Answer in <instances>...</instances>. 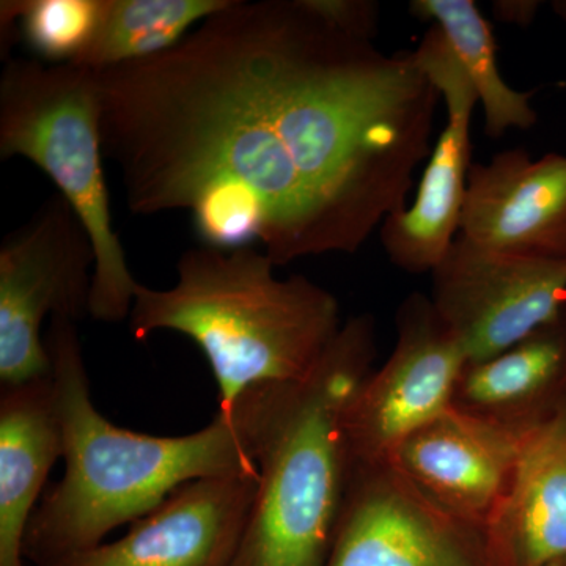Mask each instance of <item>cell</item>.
<instances>
[{
    "label": "cell",
    "mask_w": 566,
    "mask_h": 566,
    "mask_svg": "<svg viewBox=\"0 0 566 566\" xmlns=\"http://www.w3.org/2000/svg\"><path fill=\"white\" fill-rule=\"evenodd\" d=\"M133 214L191 211L205 248L283 266L359 251L405 210L442 96L305 0H230L172 50L95 71Z\"/></svg>",
    "instance_id": "1"
},
{
    "label": "cell",
    "mask_w": 566,
    "mask_h": 566,
    "mask_svg": "<svg viewBox=\"0 0 566 566\" xmlns=\"http://www.w3.org/2000/svg\"><path fill=\"white\" fill-rule=\"evenodd\" d=\"M44 344L65 472L33 513L25 562L48 566L102 545L115 528L133 524L196 480L259 471L260 439L279 386L249 390L196 433H137L112 423L93 405L74 319L51 318Z\"/></svg>",
    "instance_id": "2"
},
{
    "label": "cell",
    "mask_w": 566,
    "mask_h": 566,
    "mask_svg": "<svg viewBox=\"0 0 566 566\" xmlns=\"http://www.w3.org/2000/svg\"><path fill=\"white\" fill-rule=\"evenodd\" d=\"M274 270L255 248L189 249L169 290L136 286L129 331L142 342L158 331L191 338L218 385V412L256 387L301 385L340 333V305L304 275Z\"/></svg>",
    "instance_id": "3"
},
{
    "label": "cell",
    "mask_w": 566,
    "mask_h": 566,
    "mask_svg": "<svg viewBox=\"0 0 566 566\" xmlns=\"http://www.w3.org/2000/svg\"><path fill=\"white\" fill-rule=\"evenodd\" d=\"M375 319L342 326L305 382L281 386L264 423L259 486L233 566H324L352 464L344 415L371 374Z\"/></svg>",
    "instance_id": "4"
},
{
    "label": "cell",
    "mask_w": 566,
    "mask_h": 566,
    "mask_svg": "<svg viewBox=\"0 0 566 566\" xmlns=\"http://www.w3.org/2000/svg\"><path fill=\"white\" fill-rule=\"evenodd\" d=\"M0 158L43 170L91 237L88 315L102 323L129 318L139 282L112 226L95 71L10 57L0 76Z\"/></svg>",
    "instance_id": "5"
},
{
    "label": "cell",
    "mask_w": 566,
    "mask_h": 566,
    "mask_svg": "<svg viewBox=\"0 0 566 566\" xmlns=\"http://www.w3.org/2000/svg\"><path fill=\"white\" fill-rule=\"evenodd\" d=\"M95 251L76 212L50 197L0 245V385L52 374L41 333L54 316L80 322L91 305Z\"/></svg>",
    "instance_id": "6"
},
{
    "label": "cell",
    "mask_w": 566,
    "mask_h": 566,
    "mask_svg": "<svg viewBox=\"0 0 566 566\" xmlns=\"http://www.w3.org/2000/svg\"><path fill=\"white\" fill-rule=\"evenodd\" d=\"M468 364L463 346L430 297L409 294L398 308L394 352L367 376L345 409L352 468L389 463L403 442L444 415L455 401Z\"/></svg>",
    "instance_id": "7"
},
{
    "label": "cell",
    "mask_w": 566,
    "mask_h": 566,
    "mask_svg": "<svg viewBox=\"0 0 566 566\" xmlns=\"http://www.w3.org/2000/svg\"><path fill=\"white\" fill-rule=\"evenodd\" d=\"M431 275V303L469 364L506 352L566 311V256L488 251L458 234Z\"/></svg>",
    "instance_id": "8"
},
{
    "label": "cell",
    "mask_w": 566,
    "mask_h": 566,
    "mask_svg": "<svg viewBox=\"0 0 566 566\" xmlns=\"http://www.w3.org/2000/svg\"><path fill=\"white\" fill-rule=\"evenodd\" d=\"M324 566H490L482 534L394 465L352 468Z\"/></svg>",
    "instance_id": "9"
},
{
    "label": "cell",
    "mask_w": 566,
    "mask_h": 566,
    "mask_svg": "<svg viewBox=\"0 0 566 566\" xmlns=\"http://www.w3.org/2000/svg\"><path fill=\"white\" fill-rule=\"evenodd\" d=\"M415 52L444 99L447 123L428 158L415 202L390 214L379 227V237L390 262L406 273L422 274L433 273L460 234L472 167V115L479 98L434 24Z\"/></svg>",
    "instance_id": "10"
},
{
    "label": "cell",
    "mask_w": 566,
    "mask_h": 566,
    "mask_svg": "<svg viewBox=\"0 0 566 566\" xmlns=\"http://www.w3.org/2000/svg\"><path fill=\"white\" fill-rule=\"evenodd\" d=\"M256 486L259 471L196 480L120 538L48 566H233Z\"/></svg>",
    "instance_id": "11"
},
{
    "label": "cell",
    "mask_w": 566,
    "mask_h": 566,
    "mask_svg": "<svg viewBox=\"0 0 566 566\" xmlns=\"http://www.w3.org/2000/svg\"><path fill=\"white\" fill-rule=\"evenodd\" d=\"M531 428L497 422L453 403L403 442L387 464L482 534L512 482Z\"/></svg>",
    "instance_id": "12"
},
{
    "label": "cell",
    "mask_w": 566,
    "mask_h": 566,
    "mask_svg": "<svg viewBox=\"0 0 566 566\" xmlns=\"http://www.w3.org/2000/svg\"><path fill=\"white\" fill-rule=\"evenodd\" d=\"M460 237L488 251L566 256V156L532 159L523 148L472 164Z\"/></svg>",
    "instance_id": "13"
},
{
    "label": "cell",
    "mask_w": 566,
    "mask_h": 566,
    "mask_svg": "<svg viewBox=\"0 0 566 566\" xmlns=\"http://www.w3.org/2000/svg\"><path fill=\"white\" fill-rule=\"evenodd\" d=\"M482 542L490 566L566 562V403L527 431Z\"/></svg>",
    "instance_id": "14"
},
{
    "label": "cell",
    "mask_w": 566,
    "mask_h": 566,
    "mask_svg": "<svg viewBox=\"0 0 566 566\" xmlns=\"http://www.w3.org/2000/svg\"><path fill=\"white\" fill-rule=\"evenodd\" d=\"M63 458L52 378L0 387V566H28L25 535Z\"/></svg>",
    "instance_id": "15"
},
{
    "label": "cell",
    "mask_w": 566,
    "mask_h": 566,
    "mask_svg": "<svg viewBox=\"0 0 566 566\" xmlns=\"http://www.w3.org/2000/svg\"><path fill=\"white\" fill-rule=\"evenodd\" d=\"M566 311L506 352L469 364L458 382L455 403L465 411L528 428L566 403Z\"/></svg>",
    "instance_id": "16"
},
{
    "label": "cell",
    "mask_w": 566,
    "mask_h": 566,
    "mask_svg": "<svg viewBox=\"0 0 566 566\" xmlns=\"http://www.w3.org/2000/svg\"><path fill=\"white\" fill-rule=\"evenodd\" d=\"M409 10L419 20L433 21L474 87L485 112V133L504 136L509 129H528L536 123L531 93L506 84L495 57L490 22L472 0H416Z\"/></svg>",
    "instance_id": "17"
},
{
    "label": "cell",
    "mask_w": 566,
    "mask_h": 566,
    "mask_svg": "<svg viewBox=\"0 0 566 566\" xmlns=\"http://www.w3.org/2000/svg\"><path fill=\"white\" fill-rule=\"evenodd\" d=\"M230 0H103L91 46L73 65L93 71L172 50Z\"/></svg>",
    "instance_id": "18"
},
{
    "label": "cell",
    "mask_w": 566,
    "mask_h": 566,
    "mask_svg": "<svg viewBox=\"0 0 566 566\" xmlns=\"http://www.w3.org/2000/svg\"><path fill=\"white\" fill-rule=\"evenodd\" d=\"M103 0H3L0 3L2 59L14 39L24 41L35 61L73 65L91 46Z\"/></svg>",
    "instance_id": "19"
},
{
    "label": "cell",
    "mask_w": 566,
    "mask_h": 566,
    "mask_svg": "<svg viewBox=\"0 0 566 566\" xmlns=\"http://www.w3.org/2000/svg\"><path fill=\"white\" fill-rule=\"evenodd\" d=\"M316 14L338 31L374 41L378 32L379 7L368 0H305Z\"/></svg>",
    "instance_id": "20"
},
{
    "label": "cell",
    "mask_w": 566,
    "mask_h": 566,
    "mask_svg": "<svg viewBox=\"0 0 566 566\" xmlns=\"http://www.w3.org/2000/svg\"><path fill=\"white\" fill-rule=\"evenodd\" d=\"M538 9V2H523V0L521 2H495L494 13L501 21L527 25L528 22L534 21Z\"/></svg>",
    "instance_id": "21"
},
{
    "label": "cell",
    "mask_w": 566,
    "mask_h": 566,
    "mask_svg": "<svg viewBox=\"0 0 566 566\" xmlns=\"http://www.w3.org/2000/svg\"><path fill=\"white\" fill-rule=\"evenodd\" d=\"M556 10L560 13V17H564L566 20V2L556 3Z\"/></svg>",
    "instance_id": "22"
},
{
    "label": "cell",
    "mask_w": 566,
    "mask_h": 566,
    "mask_svg": "<svg viewBox=\"0 0 566 566\" xmlns=\"http://www.w3.org/2000/svg\"><path fill=\"white\" fill-rule=\"evenodd\" d=\"M549 566H566V562H558V564L549 565Z\"/></svg>",
    "instance_id": "23"
}]
</instances>
